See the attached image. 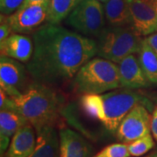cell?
Here are the masks:
<instances>
[{"instance_id":"26","label":"cell","mask_w":157,"mask_h":157,"mask_svg":"<svg viewBox=\"0 0 157 157\" xmlns=\"http://www.w3.org/2000/svg\"><path fill=\"white\" fill-rule=\"evenodd\" d=\"M151 133L157 141V106L154 107L151 113Z\"/></svg>"},{"instance_id":"18","label":"cell","mask_w":157,"mask_h":157,"mask_svg":"<svg viewBox=\"0 0 157 157\" xmlns=\"http://www.w3.org/2000/svg\"><path fill=\"white\" fill-rule=\"evenodd\" d=\"M28 123V121L17 110L0 111V135L11 138L18 129Z\"/></svg>"},{"instance_id":"28","label":"cell","mask_w":157,"mask_h":157,"mask_svg":"<svg viewBox=\"0 0 157 157\" xmlns=\"http://www.w3.org/2000/svg\"><path fill=\"white\" fill-rule=\"evenodd\" d=\"M50 1L51 0H25L21 7L28 6L31 4H36V3H50Z\"/></svg>"},{"instance_id":"23","label":"cell","mask_w":157,"mask_h":157,"mask_svg":"<svg viewBox=\"0 0 157 157\" xmlns=\"http://www.w3.org/2000/svg\"><path fill=\"white\" fill-rule=\"evenodd\" d=\"M0 109L17 110L14 99L10 95H8L3 89H0Z\"/></svg>"},{"instance_id":"13","label":"cell","mask_w":157,"mask_h":157,"mask_svg":"<svg viewBox=\"0 0 157 157\" xmlns=\"http://www.w3.org/2000/svg\"><path fill=\"white\" fill-rule=\"evenodd\" d=\"M1 55L10 57L22 63H28L33 53V39L28 34L11 33L0 43Z\"/></svg>"},{"instance_id":"3","label":"cell","mask_w":157,"mask_h":157,"mask_svg":"<svg viewBox=\"0 0 157 157\" xmlns=\"http://www.w3.org/2000/svg\"><path fill=\"white\" fill-rule=\"evenodd\" d=\"M14 101L17 111L33 126L36 132L55 125L63 104L61 95L56 89L34 80Z\"/></svg>"},{"instance_id":"15","label":"cell","mask_w":157,"mask_h":157,"mask_svg":"<svg viewBox=\"0 0 157 157\" xmlns=\"http://www.w3.org/2000/svg\"><path fill=\"white\" fill-rule=\"evenodd\" d=\"M36 133V147L28 157H59V137L54 126L45 127Z\"/></svg>"},{"instance_id":"4","label":"cell","mask_w":157,"mask_h":157,"mask_svg":"<svg viewBox=\"0 0 157 157\" xmlns=\"http://www.w3.org/2000/svg\"><path fill=\"white\" fill-rule=\"evenodd\" d=\"M75 92L81 94H101L121 87L118 64L94 57L78 69L73 78Z\"/></svg>"},{"instance_id":"2","label":"cell","mask_w":157,"mask_h":157,"mask_svg":"<svg viewBox=\"0 0 157 157\" xmlns=\"http://www.w3.org/2000/svg\"><path fill=\"white\" fill-rule=\"evenodd\" d=\"M138 104L146 106L151 112L155 107L146 97L127 88L101 94H83L80 97V107L86 115L101 122L110 134H116L124 117Z\"/></svg>"},{"instance_id":"11","label":"cell","mask_w":157,"mask_h":157,"mask_svg":"<svg viewBox=\"0 0 157 157\" xmlns=\"http://www.w3.org/2000/svg\"><path fill=\"white\" fill-rule=\"evenodd\" d=\"M121 87L135 90L145 88L151 86L142 68L138 57L130 54L118 63Z\"/></svg>"},{"instance_id":"9","label":"cell","mask_w":157,"mask_h":157,"mask_svg":"<svg viewBox=\"0 0 157 157\" xmlns=\"http://www.w3.org/2000/svg\"><path fill=\"white\" fill-rule=\"evenodd\" d=\"M28 70L18 61L10 57H0V89L8 95L17 98L29 86Z\"/></svg>"},{"instance_id":"21","label":"cell","mask_w":157,"mask_h":157,"mask_svg":"<svg viewBox=\"0 0 157 157\" xmlns=\"http://www.w3.org/2000/svg\"><path fill=\"white\" fill-rule=\"evenodd\" d=\"M128 143H113L92 157H130Z\"/></svg>"},{"instance_id":"14","label":"cell","mask_w":157,"mask_h":157,"mask_svg":"<svg viewBox=\"0 0 157 157\" xmlns=\"http://www.w3.org/2000/svg\"><path fill=\"white\" fill-rule=\"evenodd\" d=\"M35 132L30 123L20 128L11 137L10 146L3 157H28L36 147Z\"/></svg>"},{"instance_id":"16","label":"cell","mask_w":157,"mask_h":157,"mask_svg":"<svg viewBox=\"0 0 157 157\" xmlns=\"http://www.w3.org/2000/svg\"><path fill=\"white\" fill-rule=\"evenodd\" d=\"M104 11L108 25L132 26L129 0H109L104 5Z\"/></svg>"},{"instance_id":"29","label":"cell","mask_w":157,"mask_h":157,"mask_svg":"<svg viewBox=\"0 0 157 157\" xmlns=\"http://www.w3.org/2000/svg\"><path fill=\"white\" fill-rule=\"evenodd\" d=\"M152 2V4H153V6L155 7V11H156V14H157V0H150Z\"/></svg>"},{"instance_id":"20","label":"cell","mask_w":157,"mask_h":157,"mask_svg":"<svg viewBox=\"0 0 157 157\" xmlns=\"http://www.w3.org/2000/svg\"><path fill=\"white\" fill-rule=\"evenodd\" d=\"M128 150L131 156L140 157L146 155L155 147V141L153 139V135L150 134L142 136L137 140L128 143Z\"/></svg>"},{"instance_id":"30","label":"cell","mask_w":157,"mask_h":157,"mask_svg":"<svg viewBox=\"0 0 157 157\" xmlns=\"http://www.w3.org/2000/svg\"><path fill=\"white\" fill-rule=\"evenodd\" d=\"M151 156L152 157H157V149L155 152H153V153H152Z\"/></svg>"},{"instance_id":"8","label":"cell","mask_w":157,"mask_h":157,"mask_svg":"<svg viewBox=\"0 0 157 157\" xmlns=\"http://www.w3.org/2000/svg\"><path fill=\"white\" fill-rule=\"evenodd\" d=\"M152 113L146 106L138 104L124 117L116 131V138L121 142L129 143L151 132Z\"/></svg>"},{"instance_id":"10","label":"cell","mask_w":157,"mask_h":157,"mask_svg":"<svg viewBox=\"0 0 157 157\" xmlns=\"http://www.w3.org/2000/svg\"><path fill=\"white\" fill-rule=\"evenodd\" d=\"M132 27L140 37L157 33V14L150 0H129Z\"/></svg>"},{"instance_id":"1","label":"cell","mask_w":157,"mask_h":157,"mask_svg":"<svg viewBox=\"0 0 157 157\" xmlns=\"http://www.w3.org/2000/svg\"><path fill=\"white\" fill-rule=\"evenodd\" d=\"M33 53L26 64L29 74L48 86L73 80L78 69L97 54V42L59 24L47 23L33 34Z\"/></svg>"},{"instance_id":"24","label":"cell","mask_w":157,"mask_h":157,"mask_svg":"<svg viewBox=\"0 0 157 157\" xmlns=\"http://www.w3.org/2000/svg\"><path fill=\"white\" fill-rule=\"evenodd\" d=\"M12 33L10 25L8 24L6 20V16L1 14L0 17V43L6 40Z\"/></svg>"},{"instance_id":"6","label":"cell","mask_w":157,"mask_h":157,"mask_svg":"<svg viewBox=\"0 0 157 157\" xmlns=\"http://www.w3.org/2000/svg\"><path fill=\"white\" fill-rule=\"evenodd\" d=\"M104 5L98 0H82L67 17V23L78 33L97 38L106 27Z\"/></svg>"},{"instance_id":"7","label":"cell","mask_w":157,"mask_h":157,"mask_svg":"<svg viewBox=\"0 0 157 157\" xmlns=\"http://www.w3.org/2000/svg\"><path fill=\"white\" fill-rule=\"evenodd\" d=\"M50 3H36L20 7L12 14L6 16L12 33L33 34L48 23Z\"/></svg>"},{"instance_id":"27","label":"cell","mask_w":157,"mask_h":157,"mask_svg":"<svg viewBox=\"0 0 157 157\" xmlns=\"http://www.w3.org/2000/svg\"><path fill=\"white\" fill-rule=\"evenodd\" d=\"M146 39L147 43L153 48V50L155 51V52L156 53L157 55V33L146 37Z\"/></svg>"},{"instance_id":"19","label":"cell","mask_w":157,"mask_h":157,"mask_svg":"<svg viewBox=\"0 0 157 157\" xmlns=\"http://www.w3.org/2000/svg\"><path fill=\"white\" fill-rule=\"evenodd\" d=\"M80 1L82 0H51L48 23L59 24L67 17Z\"/></svg>"},{"instance_id":"17","label":"cell","mask_w":157,"mask_h":157,"mask_svg":"<svg viewBox=\"0 0 157 157\" xmlns=\"http://www.w3.org/2000/svg\"><path fill=\"white\" fill-rule=\"evenodd\" d=\"M138 59L143 72L151 84L157 85V55L143 38L138 52Z\"/></svg>"},{"instance_id":"22","label":"cell","mask_w":157,"mask_h":157,"mask_svg":"<svg viewBox=\"0 0 157 157\" xmlns=\"http://www.w3.org/2000/svg\"><path fill=\"white\" fill-rule=\"evenodd\" d=\"M25 0H0L1 14L9 16L19 9Z\"/></svg>"},{"instance_id":"12","label":"cell","mask_w":157,"mask_h":157,"mask_svg":"<svg viewBox=\"0 0 157 157\" xmlns=\"http://www.w3.org/2000/svg\"><path fill=\"white\" fill-rule=\"evenodd\" d=\"M59 137V157H92L94 148L84 137L70 128H61Z\"/></svg>"},{"instance_id":"31","label":"cell","mask_w":157,"mask_h":157,"mask_svg":"<svg viewBox=\"0 0 157 157\" xmlns=\"http://www.w3.org/2000/svg\"><path fill=\"white\" fill-rule=\"evenodd\" d=\"M99 2H101V4H103V5H105L106 3H107V1H109V0H98Z\"/></svg>"},{"instance_id":"25","label":"cell","mask_w":157,"mask_h":157,"mask_svg":"<svg viewBox=\"0 0 157 157\" xmlns=\"http://www.w3.org/2000/svg\"><path fill=\"white\" fill-rule=\"evenodd\" d=\"M11 140V137L4 135H0V153H1V157L4 156V155L7 151L8 147L10 146Z\"/></svg>"},{"instance_id":"5","label":"cell","mask_w":157,"mask_h":157,"mask_svg":"<svg viewBox=\"0 0 157 157\" xmlns=\"http://www.w3.org/2000/svg\"><path fill=\"white\" fill-rule=\"evenodd\" d=\"M96 39V55L116 64L130 54L138 53L142 41V38L131 25H108Z\"/></svg>"},{"instance_id":"32","label":"cell","mask_w":157,"mask_h":157,"mask_svg":"<svg viewBox=\"0 0 157 157\" xmlns=\"http://www.w3.org/2000/svg\"><path fill=\"white\" fill-rule=\"evenodd\" d=\"M145 157H152V156H151V155H147V156Z\"/></svg>"}]
</instances>
